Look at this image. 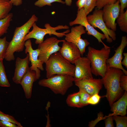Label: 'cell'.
<instances>
[{
  "label": "cell",
  "instance_id": "obj_11",
  "mask_svg": "<svg viewBox=\"0 0 127 127\" xmlns=\"http://www.w3.org/2000/svg\"><path fill=\"white\" fill-rule=\"evenodd\" d=\"M117 0L115 3L107 4L103 7V18L107 27L115 32L116 30L115 20L120 13V6Z\"/></svg>",
  "mask_w": 127,
  "mask_h": 127
},
{
  "label": "cell",
  "instance_id": "obj_12",
  "mask_svg": "<svg viewBox=\"0 0 127 127\" xmlns=\"http://www.w3.org/2000/svg\"><path fill=\"white\" fill-rule=\"evenodd\" d=\"M24 46L25 48V53L26 54L28 53L30 61L31 63V66L30 68L35 71L37 79H38L40 76V70L42 71L44 70L43 65L44 63L38 58L40 50L38 48L35 50L33 49L30 39L25 41Z\"/></svg>",
  "mask_w": 127,
  "mask_h": 127
},
{
  "label": "cell",
  "instance_id": "obj_27",
  "mask_svg": "<svg viewBox=\"0 0 127 127\" xmlns=\"http://www.w3.org/2000/svg\"><path fill=\"white\" fill-rule=\"evenodd\" d=\"M112 116L113 119L115 122L116 127H127V117L125 115H113Z\"/></svg>",
  "mask_w": 127,
  "mask_h": 127
},
{
  "label": "cell",
  "instance_id": "obj_4",
  "mask_svg": "<svg viewBox=\"0 0 127 127\" xmlns=\"http://www.w3.org/2000/svg\"><path fill=\"white\" fill-rule=\"evenodd\" d=\"M87 57L91 62V73L96 76L103 77L107 71L106 61L109 58L110 48L104 47L100 50H97L91 47H88Z\"/></svg>",
  "mask_w": 127,
  "mask_h": 127
},
{
  "label": "cell",
  "instance_id": "obj_35",
  "mask_svg": "<svg viewBox=\"0 0 127 127\" xmlns=\"http://www.w3.org/2000/svg\"><path fill=\"white\" fill-rule=\"evenodd\" d=\"M104 120L105 127H114L112 116L108 115Z\"/></svg>",
  "mask_w": 127,
  "mask_h": 127
},
{
  "label": "cell",
  "instance_id": "obj_2",
  "mask_svg": "<svg viewBox=\"0 0 127 127\" xmlns=\"http://www.w3.org/2000/svg\"><path fill=\"white\" fill-rule=\"evenodd\" d=\"M38 20V18L35 15L33 14L24 24L21 26L16 28L13 38L9 42L6 51L4 58L6 61H10L14 60V53L23 51L25 42L24 41V38L29 32L33 24Z\"/></svg>",
  "mask_w": 127,
  "mask_h": 127
},
{
  "label": "cell",
  "instance_id": "obj_19",
  "mask_svg": "<svg viewBox=\"0 0 127 127\" xmlns=\"http://www.w3.org/2000/svg\"><path fill=\"white\" fill-rule=\"evenodd\" d=\"M127 92H125L117 101L114 102L110 107L111 111L113 113L109 115L125 116L127 114Z\"/></svg>",
  "mask_w": 127,
  "mask_h": 127
},
{
  "label": "cell",
  "instance_id": "obj_34",
  "mask_svg": "<svg viewBox=\"0 0 127 127\" xmlns=\"http://www.w3.org/2000/svg\"><path fill=\"white\" fill-rule=\"evenodd\" d=\"M121 87L125 91H127V75L124 74L120 77L119 80Z\"/></svg>",
  "mask_w": 127,
  "mask_h": 127
},
{
  "label": "cell",
  "instance_id": "obj_31",
  "mask_svg": "<svg viewBox=\"0 0 127 127\" xmlns=\"http://www.w3.org/2000/svg\"><path fill=\"white\" fill-rule=\"evenodd\" d=\"M96 0V7L97 9H101L106 5L115 3L117 0Z\"/></svg>",
  "mask_w": 127,
  "mask_h": 127
},
{
  "label": "cell",
  "instance_id": "obj_32",
  "mask_svg": "<svg viewBox=\"0 0 127 127\" xmlns=\"http://www.w3.org/2000/svg\"><path fill=\"white\" fill-rule=\"evenodd\" d=\"M107 116H104L103 113L100 112L98 114L97 117L94 120H92L89 123L88 126L89 127H95L96 124L100 121L104 119Z\"/></svg>",
  "mask_w": 127,
  "mask_h": 127
},
{
  "label": "cell",
  "instance_id": "obj_6",
  "mask_svg": "<svg viewBox=\"0 0 127 127\" xmlns=\"http://www.w3.org/2000/svg\"><path fill=\"white\" fill-rule=\"evenodd\" d=\"M74 77L68 74L57 75L40 80V86L49 88L56 94L64 95L73 85Z\"/></svg>",
  "mask_w": 127,
  "mask_h": 127
},
{
  "label": "cell",
  "instance_id": "obj_38",
  "mask_svg": "<svg viewBox=\"0 0 127 127\" xmlns=\"http://www.w3.org/2000/svg\"><path fill=\"white\" fill-rule=\"evenodd\" d=\"M86 0H78L76 2V4L78 7V10L83 8L84 6Z\"/></svg>",
  "mask_w": 127,
  "mask_h": 127
},
{
  "label": "cell",
  "instance_id": "obj_29",
  "mask_svg": "<svg viewBox=\"0 0 127 127\" xmlns=\"http://www.w3.org/2000/svg\"><path fill=\"white\" fill-rule=\"evenodd\" d=\"M55 2L63 4H65V2L62 0H38L35 3L34 5L39 7H42L45 5L51 6L52 3Z\"/></svg>",
  "mask_w": 127,
  "mask_h": 127
},
{
  "label": "cell",
  "instance_id": "obj_5",
  "mask_svg": "<svg viewBox=\"0 0 127 127\" xmlns=\"http://www.w3.org/2000/svg\"><path fill=\"white\" fill-rule=\"evenodd\" d=\"M32 30L26 35L24 41L25 42L27 40L31 38L36 39L35 43L39 44L44 41V36L47 34L49 35H54L59 38L65 36L66 34L70 31L68 26L66 25H59L53 27L48 23L44 25L45 28H42L38 27L36 23L33 24Z\"/></svg>",
  "mask_w": 127,
  "mask_h": 127
},
{
  "label": "cell",
  "instance_id": "obj_15",
  "mask_svg": "<svg viewBox=\"0 0 127 127\" xmlns=\"http://www.w3.org/2000/svg\"><path fill=\"white\" fill-rule=\"evenodd\" d=\"M74 82L79 88L83 89L91 96L98 94L103 85L102 79H95L93 77L86 78Z\"/></svg>",
  "mask_w": 127,
  "mask_h": 127
},
{
  "label": "cell",
  "instance_id": "obj_23",
  "mask_svg": "<svg viewBox=\"0 0 127 127\" xmlns=\"http://www.w3.org/2000/svg\"><path fill=\"white\" fill-rule=\"evenodd\" d=\"M118 26L121 30L127 33V10L123 13H120L116 19Z\"/></svg>",
  "mask_w": 127,
  "mask_h": 127
},
{
  "label": "cell",
  "instance_id": "obj_40",
  "mask_svg": "<svg viewBox=\"0 0 127 127\" xmlns=\"http://www.w3.org/2000/svg\"><path fill=\"white\" fill-rule=\"evenodd\" d=\"M13 5L18 6L21 5L22 3V0H10Z\"/></svg>",
  "mask_w": 127,
  "mask_h": 127
},
{
  "label": "cell",
  "instance_id": "obj_24",
  "mask_svg": "<svg viewBox=\"0 0 127 127\" xmlns=\"http://www.w3.org/2000/svg\"><path fill=\"white\" fill-rule=\"evenodd\" d=\"M10 85L6 74L3 60L0 61V86L9 87Z\"/></svg>",
  "mask_w": 127,
  "mask_h": 127
},
{
  "label": "cell",
  "instance_id": "obj_9",
  "mask_svg": "<svg viewBox=\"0 0 127 127\" xmlns=\"http://www.w3.org/2000/svg\"><path fill=\"white\" fill-rule=\"evenodd\" d=\"M64 40H59L56 37H52L44 40L38 46V48L40 50L39 59L45 63L51 55L59 52L61 47L59 44Z\"/></svg>",
  "mask_w": 127,
  "mask_h": 127
},
{
  "label": "cell",
  "instance_id": "obj_20",
  "mask_svg": "<svg viewBox=\"0 0 127 127\" xmlns=\"http://www.w3.org/2000/svg\"><path fill=\"white\" fill-rule=\"evenodd\" d=\"M80 96L79 91L69 95L67 96L66 102L69 106L81 108L80 103Z\"/></svg>",
  "mask_w": 127,
  "mask_h": 127
},
{
  "label": "cell",
  "instance_id": "obj_26",
  "mask_svg": "<svg viewBox=\"0 0 127 127\" xmlns=\"http://www.w3.org/2000/svg\"><path fill=\"white\" fill-rule=\"evenodd\" d=\"M79 91L80 94V103L81 107L88 105V101L91 96L82 88H79Z\"/></svg>",
  "mask_w": 127,
  "mask_h": 127
},
{
  "label": "cell",
  "instance_id": "obj_21",
  "mask_svg": "<svg viewBox=\"0 0 127 127\" xmlns=\"http://www.w3.org/2000/svg\"><path fill=\"white\" fill-rule=\"evenodd\" d=\"M10 0H0V20L6 17L12 7Z\"/></svg>",
  "mask_w": 127,
  "mask_h": 127
},
{
  "label": "cell",
  "instance_id": "obj_39",
  "mask_svg": "<svg viewBox=\"0 0 127 127\" xmlns=\"http://www.w3.org/2000/svg\"><path fill=\"white\" fill-rule=\"evenodd\" d=\"M124 57L123 60L122 61V65L126 67L127 68V53L124 52L123 53Z\"/></svg>",
  "mask_w": 127,
  "mask_h": 127
},
{
  "label": "cell",
  "instance_id": "obj_3",
  "mask_svg": "<svg viewBox=\"0 0 127 127\" xmlns=\"http://www.w3.org/2000/svg\"><path fill=\"white\" fill-rule=\"evenodd\" d=\"M45 63L47 78L57 75L68 74L74 77L75 65L64 59L59 52L51 55Z\"/></svg>",
  "mask_w": 127,
  "mask_h": 127
},
{
  "label": "cell",
  "instance_id": "obj_10",
  "mask_svg": "<svg viewBox=\"0 0 127 127\" xmlns=\"http://www.w3.org/2000/svg\"><path fill=\"white\" fill-rule=\"evenodd\" d=\"M86 32L84 27L79 25L72 27L71 31L65 36L66 41L74 44L77 47L82 56L85 52L86 47L90 44L87 40L81 38V35L85 34Z\"/></svg>",
  "mask_w": 127,
  "mask_h": 127
},
{
  "label": "cell",
  "instance_id": "obj_36",
  "mask_svg": "<svg viewBox=\"0 0 127 127\" xmlns=\"http://www.w3.org/2000/svg\"><path fill=\"white\" fill-rule=\"evenodd\" d=\"M0 127H19L16 124L12 123L5 121L0 120Z\"/></svg>",
  "mask_w": 127,
  "mask_h": 127
},
{
  "label": "cell",
  "instance_id": "obj_1",
  "mask_svg": "<svg viewBox=\"0 0 127 127\" xmlns=\"http://www.w3.org/2000/svg\"><path fill=\"white\" fill-rule=\"evenodd\" d=\"M124 74L122 70L114 67H107L104 76L102 79L103 85L106 90L105 95L111 107L122 95L123 90L121 87L120 78Z\"/></svg>",
  "mask_w": 127,
  "mask_h": 127
},
{
  "label": "cell",
  "instance_id": "obj_8",
  "mask_svg": "<svg viewBox=\"0 0 127 127\" xmlns=\"http://www.w3.org/2000/svg\"><path fill=\"white\" fill-rule=\"evenodd\" d=\"M87 16L83 8L78 10L76 18L73 21L69 23V25L72 26L78 24L82 26L85 28V30L87 31V33L88 35L94 36L97 39L99 43L103 44L104 47L106 48H110L106 45L102 41V40L106 39L104 35L98 32L88 23Z\"/></svg>",
  "mask_w": 127,
  "mask_h": 127
},
{
  "label": "cell",
  "instance_id": "obj_22",
  "mask_svg": "<svg viewBox=\"0 0 127 127\" xmlns=\"http://www.w3.org/2000/svg\"><path fill=\"white\" fill-rule=\"evenodd\" d=\"M13 16L12 13H9L5 17L0 20V38L7 32Z\"/></svg>",
  "mask_w": 127,
  "mask_h": 127
},
{
  "label": "cell",
  "instance_id": "obj_41",
  "mask_svg": "<svg viewBox=\"0 0 127 127\" xmlns=\"http://www.w3.org/2000/svg\"><path fill=\"white\" fill-rule=\"evenodd\" d=\"M64 2L67 5L70 6L72 4V0H65Z\"/></svg>",
  "mask_w": 127,
  "mask_h": 127
},
{
  "label": "cell",
  "instance_id": "obj_14",
  "mask_svg": "<svg viewBox=\"0 0 127 127\" xmlns=\"http://www.w3.org/2000/svg\"><path fill=\"white\" fill-rule=\"evenodd\" d=\"M127 45V37L126 36H123L122 37L120 44L115 50V53L114 55L107 60V67H112L119 69L123 71L125 75H127V71L123 68L121 64L123 58V53Z\"/></svg>",
  "mask_w": 127,
  "mask_h": 127
},
{
  "label": "cell",
  "instance_id": "obj_18",
  "mask_svg": "<svg viewBox=\"0 0 127 127\" xmlns=\"http://www.w3.org/2000/svg\"><path fill=\"white\" fill-rule=\"evenodd\" d=\"M37 79L35 71L31 70L29 67L20 84L23 89L26 99L31 98L33 83Z\"/></svg>",
  "mask_w": 127,
  "mask_h": 127
},
{
  "label": "cell",
  "instance_id": "obj_7",
  "mask_svg": "<svg viewBox=\"0 0 127 127\" xmlns=\"http://www.w3.org/2000/svg\"><path fill=\"white\" fill-rule=\"evenodd\" d=\"M103 10L96 9L92 14L87 17L88 23L94 28H97L103 33L107 41L109 43L116 39V35L115 32L108 28L106 26L103 18Z\"/></svg>",
  "mask_w": 127,
  "mask_h": 127
},
{
  "label": "cell",
  "instance_id": "obj_25",
  "mask_svg": "<svg viewBox=\"0 0 127 127\" xmlns=\"http://www.w3.org/2000/svg\"><path fill=\"white\" fill-rule=\"evenodd\" d=\"M9 43L6 37L2 38H0V61L3 60L4 59Z\"/></svg>",
  "mask_w": 127,
  "mask_h": 127
},
{
  "label": "cell",
  "instance_id": "obj_33",
  "mask_svg": "<svg viewBox=\"0 0 127 127\" xmlns=\"http://www.w3.org/2000/svg\"><path fill=\"white\" fill-rule=\"evenodd\" d=\"M101 97L98 94H95L91 96L88 101V104L92 105L96 104L99 103Z\"/></svg>",
  "mask_w": 127,
  "mask_h": 127
},
{
  "label": "cell",
  "instance_id": "obj_16",
  "mask_svg": "<svg viewBox=\"0 0 127 127\" xmlns=\"http://www.w3.org/2000/svg\"><path fill=\"white\" fill-rule=\"evenodd\" d=\"M59 52L63 57L72 64L81 56L80 51L76 45L65 40L63 42Z\"/></svg>",
  "mask_w": 127,
  "mask_h": 127
},
{
  "label": "cell",
  "instance_id": "obj_37",
  "mask_svg": "<svg viewBox=\"0 0 127 127\" xmlns=\"http://www.w3.org/2000/svg\"><path fill=\"white\" fill-rule=\"evenodd\" d=\"M120 3V13H123L124 12V9L127 7V0H117Z\"/></svg>",
  "mask_w": 127,
  "mask_h": 127
},
{
  "label": "cell",
  "instance_id": "obj_17",
  "mask_svg": "<svg viewBox=\"0 0 127 127\" xmlns=\"http://www.w3.org/2000/svg\"><path fill=\"white\" fill-rule=\"evenodd\" d=\"M30 61L29 55L27 54L26 56L23 59L17 57L15 62V68L14 74L12 78L14 83L20 84L21 80L28 69Z\"/></svg>",
  "mask_w": 127,
  "mask_h": 127
},
{
  "label": "cell",
  "instance_id": "obj_13",
  "mask_svg": "<svg viewBox=\"0 0 127 127\" xmlns=\"http://www.w3.org/2000/svg\"><path fill=\"white\" fill-rule=\"evenodd\" d=\"M74 64L75 66L74 81L87 77H93L91 62L87 57H80L75 61Z\"/></svg>",
  "mask_w": 127,
  "mask_h": 127
},
{
  "label": "cell",
  "instance_id": "obj_30",
  "mask_svg": "<svg viewBox=\"0 0 127 127\" xmlns=\"http://www.w3.org/2000/svg\"><path fill=\"white\" fill-rule=\"evenodd\" d=\"M96 6V0H86L83 9L86 15L88 14Z\"/></svg>",
  "mask_w": 127,
  "mask_h": 127
},
{
  "label": "cell",
  "instance_id": "obj_28",
  "mask_svg": "<svg viewBox=\"0 0 127 127\" xmlns=\"http://www.w3.org/2000/svg\"><path fill=\"white\" fill-rule=\"evenodd\" d=\"M0 120L10 122L15 124L19 127H22L21 123L18 122L12 116L6 114L0 111Z\"/></svg>",
  "mask_w": 127,
  "mask_h": 127
}]
</instances>
